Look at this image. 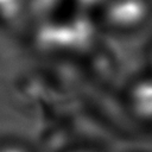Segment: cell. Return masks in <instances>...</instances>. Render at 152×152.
Instances as JSON below:
<instances>
[{
  "label": "cell",
  "instance_id": "obj_1",
  "mask_svg": "<svg viewBox=\"0 0 152 152\" xmlns=\"http://www.w3.org/2000/svg\"><path fill=\"white\" fill-rule=\"evenodd\" d=\"M101 10L106 23L115 28L137 26L147 12L144 0H108Z\"/></svg>",
  "mask_w": 152,
  "mask_h": 152
},
{
  "label": "cell",
  "instance_id": "obj_2",
  "mask_svg": "<svg viewBox=\"0 0 152 152\" xmlns=\"http://www.w3.org/2000/svg\"><path fill=\"white\" fill-rule=\"evenodd\" d=\"M129 104L137 118L144 121H152V80L138 82L132 88Z\"/></svg>",
  "mask_w": 152,
  "mask_h": 152
},
{
  "label": "cell",
  "instance_id": "obj_3",
  "mask_svg": "<svg viewBox=\"0 0 152 152\" xmlns=\"http://www.w3.org/2000/svg\"><path fill=\"white\" fill-rule=\"evenodd\" d=\"M66 0H20L27 20L45 21L58 14Z\"/></svg>",
  "mask_w": 152,
  "mask_h": 152
},
{
  "label": "cell",
  "instance_id": "obj_4",
  "mask_svg": "<svg viewBox=\"0 0 152 152\" xmlns=\"http://www.w3.org/2000/svg\"><path fill=\"white\" fill-rule=\"evenodd\" d=\"M26 19L20 0H0V25L13 26Z\"/></svg>",
  "mask_w": 152,
  "mask_h": 152
},
{
  "label": "cell",
  "instance_id": "obj_5",
  "mask_svg": "<svg viewBox=\"0 0 152 152\" xmlns=\"http://www.w3.org/2000/svg\"><path fill=\"white\" fill-rule=\"evenodd\" d=\"M68 1H70L78 12L87 14L90 11L101 10L108 0H68Z\"/></svg>",
  "mask_w": 152,
  "mask_h": 152
},
{
  "label": "cell",
  "instance_id": "obj_6",
  "mask_svg": "<svg viewBox=\"0 0 152 152\" xmlns=\"http://www.w3.org/2000/svg\"><path fill=\"white\" fill-rule=\"evenodd\" d=\"M0 152H31L26 146L17 141H6L0 144Z\"/></svg>",
  "mask_w": 152,
  "mask_h": 152
}]
</instances>
